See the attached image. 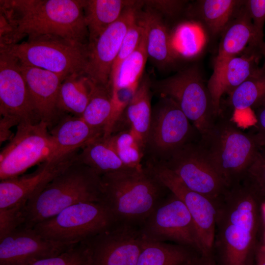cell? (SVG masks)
Masks as SVG:
<instances>
[{"label": "cell", "instance_id": "obj_1", "mask_svg": "<svg viewBox=\"0 0 265 265\" xmlns=\"http://www.w3.org/2000/svg\"><path fill=\"white\" fill-rule=\"evenodd\" d=\"M85 0H0V47L52 36L88 45Z\"/></svg>", "mask_w": 265, "mask_h": 265}, {"label": "cell", "instance_id": "obj_2", "mask_svg": "<svg viewBox=\"0 0 265 265\" xmlns=\"http://www.w3.org/2000/svg\"><path fill=\"white\" fill-rule=\"evenodd\" d=\"M264 231L259 198L243 182L229 187L216 205L214 265H252Z\"/></svg>", "mask_w": 265, "mask_h": 265}, {"label": "cell", "instance_id": "obj_3", "mask_svg": "<svg viewBox=\"0 0 265 265\" xmlns=\"http://www.w3.org/2000/svg\"><path fill=\"white\" fill-rule=\"evenodd\" d=\"M102 201L117 223L139 226L170 191L147 165L101 176Z\"/></svg>", "mask_w": 265, "mask_h": 265}, {"label": "cell", "instance_id": "obj_4", "mask_svg": "<svg viewBox=\"0 0 265 265\" xmlns=\"http://www.w3.org/2000/svg\"><path fill=\"white\" fill-rule=\"evenodd\" d=\"M101 201V176L77 159L27 202L22 226L33 228L79 203Z\"/></svg>", "mask_w": 265, "mask_h": 265}, {"label": "cell", "instance_id": "obj_5", "mask_svg": "<svg viewBox=\"0 0 265 265\" xmlns=\"http://www.w3.org/2000/svg\"><path fill=\"white\" fill-rule=\"evenodd\" d=\"M199 142L229 187L242 182L262 148L254 133L243 132L222 112Z\"/></svg>", "mask_w": 265, "mask_h": 265}, {"label": "cell", "instance_id": "obj_6", "mask_svg": "<svg viewBox=\"0 0 265 265\" xmlns=\"http://www.w3.org/2000/svg\"><path fill=\"white\" fill-rule=\"evenodd\" d=\"M20 64L41 68L65 77L84 73L89 55L88 45L44 36L22 43L1 46Z\"/></svg>", "mask_w": 265, "mask_h": 265}, {"label": "cell", "instance_id": "obj_7", "mask_svg": "<svg viewBox=\"0 0 265 265\" xmlns=\"http://www.w3.org/2000/svg\"><path fill=\"white\" fill-rule=\"evenodd\" d=\"M115 222L102 202H80L63 210L32 228L42 237L76 244L109 228Z\"/></svg>", "mask_w": 265, "mask_h": 265}, {"label": "cell", "instance_id": "obj_8", "mask_svg": "<svg viewBox=\"0 0 265 265\" xmlns=\"http://www.w3.org/2000/svg\"><path fill=\"white\" fill-rule=\"evenodd\" d=\"M151 88L161 97L168 98L178 106L200 138L207 135L216 117L207 85L196 68L184 69L151 83Z\"/></svg>", "mask_w": 265, "mask_h": 265}, {"label": "cell", "instance_id": "obj_9", "mask_svg": "<svg viewBox=\"0 0 265 265\" xmlns=\"http://www.w3.org/2000/svg\"><path fill=\"white\" fill-rule=\"evenodd\" d=\"M55 145L47 124L21 122L0 153V180L15 177L54 158Z\"/></svg>", "mask_w": 265, "mask_h": 265}, {"label": "cell", "instance_id": "obj_10", "mask_svg": "<svg viewBox=\"0 0 265 265\" xmlns=\"http://www.w3.org/2000/svg\"><path fill=\"white\" fill-rule=\"evenodd\" d=\"M158 162L176 174L189 189L216 205L229 188L199 142H188L166 159Z\"/></svg>", "mask_w": 265, "mask_h": 265}, {"label": "cell", "instance_id": "obj_11", "mask_svg": "<svg viewBox=\"0 0 265 265\" xmlns=\"http://www.w3.org/2000/svg\"><path fill=\"white\" fill-rule=\"evenodd\" d=\"M139 227L147 240L173 242L193 248L201 256L192 218L184 202L170 191Z\"/></svg>", "mask_w": 265, "mask_h": 265}, {"label": "cell", "instance_id": "obj_12", "mask_svg": "<svg viewBox=\"0 0 265 265\" xmlns=\"http://www.w3.org/2000/svg\"><path fill=\"white\" fill-rule=\"evenodd\" d=\"M193 130L185 114L171 99L161 97L152 109L150 129L147 138V150L160 161L191 140Z\"/></svg>", "mask_w": 265, "mask_h": 265}, {"label": "cell", "instance_id": "obj_13", "mask_svg": "<svg viewBox=\"0 0 265 265\" xmlns=\"http://www.w3.org/2000/svg\"><path fill=\"white\" fill-rule=\"evenodd\" d=\"M139 226L115 223L82 242L87 265H137L144 242Z\"/></svg>", "mask_w": 265, "mask_h": 265}, {"label": "cell", "instance_id": "obj_14", "mask_svg": "<svg viewBox=\"0 0 265 265\" xmlns=\"http://www.w3.org/2000/svg\"><path fill=\"white\" fill-rule=\"evenodd\" d=\"M147 165L165 186L184 202L197 231L201 256L213 263L212 246L216 215V204L203 195L189 189L176 174L160 162L151 161Z\"/></svg>", "mask_w": 265, "mask_h": 265}, {"label": "cell", "instance_id": "obj_15", "mask_svg": "<svg viewBox=\"0 0 265 265\" xmlns=\"http://www.w3.org/2000/svg\"><path fill=\"white\" fill-rule=\"evenodd\" d=\"M142 1L127 7L120 18L88 45L89 55L84 74L96 84L109 88L110 75L123 39L137 17Z\"/></svg>", "mask_w": 265, "mask_h": 265}, {"label": "cell", "instance_id": "obj_16", "mask_svg": "<svg viewBox=\"0 0 265 265\" xmlns=\"http://www.w3.org/2000/svg\"><path fill=\"white\" fill-rule=\"evenodd\" d=\"M0 114L21 122L40 121L17 60L0 49Z\"/></svg>", "mask_w": 265, "mask_h": 265}, {"label": "cell", "instance_id": "obj_17", "mask_svg": "<svg viewBox=\"0 0 265 265\" xmlns=\"http://www.w3.org/2000/svg\"><path fill=\"white\" fill-rule=\"evenodd\" d=\"M78 151L44 161L29 174L1 180L0 209L26 205L30 198L77 160Z\"/></svg>", "mask_w": 265, "mask_h": 265}, {"label": "cell", "instance_id": "obj_18", "mask_svg": "<svg viewBox=\"0 0 265 265\" xmlns=\"http://www.w3.org/2000/svg\"><path fill=\"white\" fill-rule=\"evenodd\" d=\"M74 245L46 239L32 228L22 226L0 239V265H31Z\"/></svg>", "mask_w": 265, "mask_h": 265}, {"label": "cell", "instance_id": "obj_19", "mask_svg": "<svg viewBox=\"0 0 265 265\" xmlns=\"http://www.w3.org/2000/svg\"><path fill=\"white\" fill-rule=\"evenodd\" d=\"M264 53L263 49L249 44L240 54L229 59L217 74L212 75L207 87L216 118L222 112V96L230 94L260 67Z\"/></svg>", "mask_w": 265, "mask_h": 265}, {"label": "cell", "instance_id": "obj_20", "mask_svg": "<svg viewBox=\"0 0 265 265\" xmlns=\"http://www.w3.org/2000/svg\"><path fill=\"white\" fill-rule=\"evenodd\" d=\"M19 63L37 114L50 130L64 114L58 109L57 98L60 85L66 77Z\"/></svg>", "mask_w": 265, "mask_h": 265}, {"label": "cell", "instance_id": "obj_21", "mask_svg": "<svg viewBox=\"0 0 265 265\" xmlns=\"http://www.w3.org/2000/svg\"><path fill=\"white\" fill-rule=\"evenodd\" d=\"M245 1L221 35L217 54L213 61L212 75L217 74L229 59L240 54L249 44L261 47L256 42Z\"/></svg>", "mask_w": 265, "mask_h": 265}, {"label": "cell", "instance_id": "obj_22", "mask_svg": "<svg viewBox=\"0 0 265 265\" xmlns=\"http://www.w3.org/2000/svg\"><path fill=\"white\" fill-rule=\"evenodd\" d=\"M49 132L55 147L54 158L78 151L103 136L102 133L92 128L81 117L69 114H64Z\"/></svg>", "mask_w": 265, "mask_h": 265}, {"label": "cell", "instance_id": "obj_23", "mask_svg": "<svg viewBox=\"0 0 265 265\" xmlns=\"http://www.w3.org/2000/svg\"><path fill=\"white\" fill-rule=\"evenodd\" d=\"M137 19L144 28L148 58L159 68L172 63L176 57L174 49L159 13L148 7L139 11Z\"/></svg>", "mask_w": 265, "mask_h": 265}, {"label": "cell", "instance_id": "obj_24", "mask_svg": "<svg viewBox=\"0 0 265 265\" xmlns=\"http://www.w3.org/2000/svg\"><path fill=\"white\" fill-rule=\"evenodd\" d=\"M137 0H85L84 13L88 32V45L92 44L109 26L118 20L124 10Z\"/></svg>", "mask_w": 265, "mask_h": 265}, {"label": "cell", "instance_id": "obj_25", "mask_svg": "<svg viewBox=\"0 0 265 265\" xmlns=\"http://www.w3.org/2000/svg\"><path fill=\"white\" fill-rule=\"evenodd\" d=\"M151 83L148 77L141 79L137 89L118 123L124 120L127 129L136 135L145 147L152 112Z\"/></svg>", "mask_w": 265, "mask_h": 265}, {"label": "cell", "instance_id": "obj_26", "mask_svg": "<svg viewBox=\"0 0 265 265\" xmlns=\"http://www.w3.org/2000/svg\"><path fill=\"white\" fill-rule=\"evenodd\" d=\"M245 0H203L196 5V14L205 32L214 37L221 34Z\"/></svg>", "mask_w": 265, "mask_h": 265}, {"label": "cell", "instance_id": "obj_27", "mask_svg": "<svg viewBox=\"0 0 265 265\" xmlns=\"http://www.w3.org/2000/svg\"><path fill=\"white\" fill-rule=\"evenodd\" d=\"M94 82L83 73H75L62 81L57 107L61 114L81 117L90 100Z\"/></svg>", "mask_w": 265, "mask_h": 265}, {"label": "cell", "instance_id": "obj_28", "mask_svg": "<svg viewBox=\"0 0 265 265\" xmlns=\"http://www.w3.org/2000/svg\"><path fill=\"white\" fill-rule=\"evenodd\" d=\"M199 255L187 246L145 239L137 265H183Z\"/></svg>", "mask_w": 265, "mask_h": 265}, {"label": "cell", "instance_id": "obj_29", "mask_svg": "<svg viewBox=\"0 0 265 265\" xmlns=\"http://www.w3.org/2000/svg\"><path fill=\"white\" fill-rule=\"evenodd\" d=\"M77 159L101 176L128 168L123 164L108 139L103 136L81 148Z\"/></svg>", "mask_w": 265, "mask_h": 265}, {"label": "cell", "instance_id": "obj_30", "mask_svg": "<svg viewBox=\"0 0 265 265\" xmlns=\"http://www.w3.org/2000/svg\"><path fill=\"white\" fill-rule=\"evenodd\" d=\"M265 99V59L247 79L228 94L227 104L235 111L256 107Z\"/></svg>", "mask_w": 265, "mask_h": 265}, {"label": "cell", "instance_id": "obj_31", "mask_svg": "<svg viewBox=\"0 0 265 265\" xmlns=\"http://www.w3.org/2000/svg\"><path fill=\"white\" fill-rule=\"evenodd\" d=\"M145 36L144 35L137 49L125 59L111 78L110 89L138 88L147 60Z\"/></svg>", "mask_w": 265, "mask_h": 265}, {"label": "cell", "instance_id": "obj_32", "mask_svg": "<svg viewBox=\"0 0 265 265\" xmlns=\"http://www.w3.org/2000/svg\"><path fill=\"white\" fill-rule=\"evenodd\" d=\"M112 112L110 88L94 83L90 100L81 118L93 129L104 134Z\"/></svg>", "mask_w": 265, "mask_h": 265}, {"label": "cell", "instance_id": "obj_33", "mask_svg": "<svg viewBox=\"0 0 265 265\" xmlns=\"http://www.w3.org/2000/svg\"><path fill=\"white\" fill-rule=\"evenodd\" d=\"M123 164L128 168L140 169L145 147L130 129L121 130L107 137Z\"/></svg>", "mask_w": 265, "mask_h": 265}, {"label": "cell", "instance_id": "obj_34", "mask_svg": "<svg viewBox=\"0 0 265 265\" xmlns=\"http://www.w3.org/2000/svg\"><path fill=\"white\" fill-rule=\"evenodd\" d=\"M242 181L265 202V150L261 149L257 153Z\"/></svg>", "mask_w": 265, "mask_h": 265}, {"label": "cell", "instance_id": "obj_35", "mask_svg": "<svg viewBox=\"0 0 265 265\" xmlns=\"http://www.w3.org/2000/svg\"><path fill=\"white\" fill-rule=\"evenodd\" d=\"M144 35V28L137 17L127 32L116 58L113 64L110 80L122 62L138 47Z\"/></svg>", "mask_w": 265, "mask_h": 265}, {"label": "cell", "instance_id": "obj_36", "mask_svg": "<svg viewBox=\"0 0 265 265\" xmlns=\"http://www.w3.org/2000/svg\"><path fill=\"white\" fill-rule=\"evenodd\" d=\"M31 265H87L82 242L72 246L56 256L37 261Z\"/></svg>", "mask_w": 265, "mask_h": 265}, {"label": "cell", "instance_id": "obj_37", "mask_svg": "<svg viewBox=\"0 0 265 265\" xmlns=\"http://www.w3.org/2000/svg\"><path fill=\"white\" fill-rule=\"evenodd\" d=\"M26 205L0 209V239L22 227Z\"/></svg>", "mask_w": 265, "mask_h": 265}, {"label": "cell", "instance_id": "obj_38", "mask_svg": "<svg viewBox=\"0 0 265 265\" xmlns=\"http://www.w3.org/2000/svg\"><path fill=\"white\" fill-rule=\"evenodd\" d=\"M245 6L252 21L256 43L265 48L264 26L265 23V0H246Z\"/></svg>", "mask_w": 265, "mask_h": 265}, {"label": "cell", "instance_id": "obj_39", "mask_svg": "<svg viewBox=\"0 0 265 265\" xmlns=\"http://www.w3.org/2000/svg\"><path fill=\"white\" fill-rule=\"evenodd\" d=\"M143 4L157 12L160 11L166 15H173L177 13L183 6L184 1L180 0H144Z\"/></svg>", "mask_w": 265, "mask_h": 265}, {"label": "cell", "instance_id": "obj_40", "mask_svg": "<svg viewBox=\"0 0 265 265\" xmlns=\"http://www.w3.org/2000/svg\"><path fill=\"white\" fill-rule=\"evenodd\" d=\"M255 108H257L256 116L257 132L254 134L263 147L265 146V99Z\"/></svg>", "mask_w": 265, "mask_h": 265}, {"label": "cell", "instance_id": "obj_41", "mask_svg": "<svg viewBox=\"0 0 265 265\" xmlns=\"http://www.w3.org/2000/svg\"><path fill=\"white\" fill-rule=\"evenodd\" d=\"M19 123L15 120L5 117H1L0 120V143L10 140L14 134L12 132L11 128Z\"/></svg>", "mask_w": 265, "mask_h": 265}, {"label": "cell", "instance_id": "obj_42", "mask_svg": "<svg viewBox=\"0 0 265 265\" xmlns=\"http://www.w3.org/2000/svg\"><path fill=\"white\" fill-rule=\"evenodd\" d=\"M254 261L255 265H265V245L263 243L258 248Z\"/></svg>", "mask_w": 265, "mask_h": 265}, {"label": "cell", "instance_id": "obj_43", "mask_svg": "<svg viewBox=\"0 0 265 265\" xmlns=\"http://www.w3.org/2000/svg\"><path fill=\"white\" fill-rule=\"evenodd\" d=\"M183 265H214L213 263L203 258L201 255H197L186 262Z\"/></svg>", "mask_w": 265, "mask_h": 265}, {"label": "cell", "instance_id": "obj_44", "mask_svg": "<svg viewBox=\"0 0 265 265\" xmlns=\"http://www.w3.org/2000/svg\"><path fill=\"white\" fill-rule=\"evenodd\" d=\"M262 210L264 219V225H265V202H262Z\"/></svg>", "mask_w": 265, "mask_h": 265}, {"label": "cell", "instance_id": "obj_45", "mask_svg": "<svg viewBox=\"0 0 265 265\" xmlns=\"http://www.w3.org/2000/svg\"><path fill=\"white\" fill-rule=\"evenodd\" d=\"M264 59H265V53H264Z\"/></svg>", "mask_w": 265, "mask_h": 265}]
</instances>
